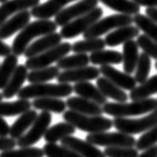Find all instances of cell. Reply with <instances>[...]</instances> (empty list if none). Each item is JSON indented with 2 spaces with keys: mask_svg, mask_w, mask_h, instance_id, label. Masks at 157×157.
Returning <instances> with one entry per match:
<instances>
[{
  "mask_svg": "<svg viewBox=\"0 0 157 157\" xmlns=\"http://www.w3.org/2000/svg\"><path fill=\"white\" fill-rule=\"evenodd\" d=\"M146 15L157 23V7H147L146 8Z\"/></svg>",
  "mask_w": 157,
  "mask_h": 157,
  "instance_id": "c3c4849f",
  "label": "cell"
},
{
  "mask_svg": "<svg viewBox=\"0 0 157 157\" xmlns=\"http://www.w3.org/2000/svg\"><path fill=\"white\" fill-rule=\"evenodd\" d=\"M157 109V99L147 98L138 101H132L131 103H109L103 105V111L107 115L115 118L131 117L143 115L146 113H151Z\"/></svg>",
  "mask_w": 157,
  "mask_h": 157,
  "instance_id": "7a4b0ae2",
  "label": "cell"
},
{
  "mask_svg": "<svg viewBox=\"0 0 157 157\" xmlns=\"http://www.w3.org/2000/svg\"><path fill=\"white\" fill-rule=\"evenodd\" d=\"M52 114L51 112L41 111L34 121L33 126L27 133L23 134L19 139H17V146L18 147H28L37 143L42 136H44L45 132L49 128V124L52 123Z\"/></svg>",
  "mask_w": 157,
  "mask_h": 157,
  "instance_id": "30bf717a",
  "label": "cell"
},
{
  "mask_svg": "<svg viewBox=\"0 0 157 157\" xmlns=\"http://www.w3.org/2000/svg\"><path fill=\"white\" fill-rule=\"evenodd\" d=\"M138 157H157V144L147 148L141 153Z\"/></svg>",
  "mask_w": 157,
  "mask_h": 157,
  "instance_id": "bcb514c9",
  "label": "cell"
},
{
  "mask_svg": "<svg viewBox=\"0 0 157 157\" xmlns=\"http://www.w3.org/2000/svg\"><path fill=\"white\" fill-rule=\"evenodd\" d=\"M134 22L133 17L128 14H114L109 15L105 18L99 19L89 29L83 33L85 38H95L103 34H106L110 30L122 27L125 25H131Z\"/></svg>",
  "mask_w": 157,
  "mask_h": 157,
  "instance_id": "5b68a950",
  "label": "cell"
},
{
  "mask_svg": "<svg viewBox=\"0 0 157 157\" xmlns=\"http://www.w3.org/2000/svg\"><path fill=\"white\" fill-rule=\"evenodd\" d=\"M155 67H156V70H157V62H156V63H155Z\"/></svg>",
  "mask_w": 157,
  "mask_h": 157,
  "instance_id": "816d5d0a",
  "label": "cell"
},
{
  "mask_svg": "<svg viewBox=\"0 0 157 157\" xmlns=\"http://www.w3.org/2000/svg\"><path fill=\"white\" fill-rule=\"evenodd\" d=\"M138 151L134 147H106V157H138Z\"/></svg>",
  "mask_w": 157,
  "mask_h": 157,
  "instance_id": "b9f144b4",
  "label": "cell"
},
{
  "mask_svg": "<svg viewBox=\"0 0 157 157\" xmlns=\"http://www.w3.org/2000/svg\"><path fill=\"white\" fill-rule=\"evenodd\" d=\"M10 53H12V48L8 44H6L0 37V56H7Z\"/></svg>",
  "mask_w": 157,
  "mask_h": 157,
  "instance_id": "f6af8a7d",
  "label": "cell"
},
{
  "mask_svg": "<svg viewBox=\"0 0 157 157\" xmlns=\"http://www.w3.org/2000/svg\"><path fill=\"white\" fill-rule=\"evenodd\" d=\"M67 106L70 110H73V111L81 114H85V115L100 116L104 113L103 106L90 101L88 99L82 98L80 96L78 97H70L67 100Z\"/></svg>",
  "mask_w": 157,
  "mask_h": 157,
  "instance_id": "d6986e66",
  "label": "cell"
},
{
  "mask_svg": "<svg viewBox=\"0 0 157 157\" xmlns=\"http://www.w3.org/2000/svg\"><path fill=\"white\" fill-rule=\"evenodd\" d=\"M97 87L107 98L113 99L114 101L118 103L127 102L128 98H129V96L123 91V89L118 87L117 85L105 77L97 78Z\"/></svg>",
  "mask_w": 157,
  "mask_h": 157,
  "instance_id": "d4e9b609",
  "label": "cell"
},
{
  "mask_svg": "<svg viewBox=\"0 0 157 157\" xmlns=\"http://www.w3.org/2000/svg\"><path fill=\"white\" fill-rule=\"evenodd\" d=\"M100 72L105 78L113 82L114 84L123 90L132 91L134 88H136L137 82L134 77H132L130 74L121 72L112 66H101Z\"/></svg>",
  "mask_w": 157,
  "mask_h": 157,
  "instance_id": "5bb4252c",
  "label": "cell"
},
{
  "mask_svg": "<svg viewBox=\"0 0 157 157\" xmlns=\"http://www.w3.org/2000/svg\"><path fill=\"white\" fill-rule=\"evenodd\" d=\"M99 0H80L76 4L63 8L55 16L58 26H63L74 19L87 14L98 6Z\"/></svg>",
  "mask_w": 157,
  "mask_h": 157,
  "instance_id": "8fae6325",
  "label": "cell"
},
{
  "mask_svg": "<svg viewBox=\"0 0 157 157\" xmlns=\"http://www.w3.org/2000/svg\"><path fill=\"white\" fill-rule=\"evenodd\" d=\"M86 140L94 145L104 147H134L136 144V140L132 135L120 131L90 133Z\"/></svg>",
  "mask_w": 157,
  "mask_h": 157,
  "instance_id": "52a82bcc",
  "label": "cell"
},
{
  "mask_svg": "<svg viewBox=\"0 0 157 157\" xmlns=\"http://www.w3.org/2000/svg\"><path fill=\"white\" fill-rule=\"evenodd\" d=\"M157 143V124L149 130L144 132L143 135L136 141L135 147L137 150H146L147 148Z\"/></svg>",
  "mask_w": 157,
  "mask_h": 157,
  "instance_id": "ab89813d",
  "label": "cell"
},
{
  "mask_svg": "<svg viewBox=\"0 0 157 157\" xmlns=\"http://www.w3.org/2000/svg\"><path fill=\"white\" fill-rule=\"evenodd\" d=\"M59 67L49 66L42 69L33 70L27 75V81L30 84H41L56 78L59 75Z\"/></svg>",
  "mask_w": 157,
  "mask_h": 157,
  "instance_id": "1f68e13d",
  "label": "cell"
},
{
  "mask_svg": "<svg viewBox=\"0 0 157 157\" xmlns=\"http://www.w3.org/2000/svg\"><path fill=\"white\" fill-rule=\"evenodd\" d=\"M30 17L31 12L28 10H24V11L16 13L14 16H11L0 25V37L2 39H6L17 31L22 30L29 23Z\"/></svg>",
  "mask_w": 157,
  "mask_h": 157,
  "instance_id": "9a60e30c",
  "label": "cell"
},
{
  "mask_svg": "<svg viewBox=\"0 0 157 157\" xmlns=\"http://www.w3.org/2000/svg\"><path fill=\"white\" fill-rule=\"evenodd\" d=\"M62 145L73 149L74 151L78 153L83 157H106L104 151L100 150L96 145L90 143L87 140L84 141L80 138L72 136H67L60 140Z\"/></svg>",
  "mask_w": 157,
  "mask_h": 157,
  "instance_id": "4fadbf2b",
  "label": "cell"
},
{
  "mask_svg": "<svg viewBox=\"0 0 157 157\" xmlns=\"http://www.w3.org/2000/svg\"><path fill=\"white\" fill-rule=\"evenodd\" d=\"M27 67L25 65H18L12 77L10 78L8 84L2 90V95L5 99H11L16 96L22 89V85L27 80Z\"/></svg>",
  "mask_w": 157,
  "mask_h": 157,
  "instance_id": "ffe728a7",
  "label": "cell"
},
{
  "mask_svg": "<svg viewBox=\"0 0 157 157\" xmlns=\"http://www.w3.org/2000/svg\"><path fill=\"white\" fill-rule=\"evenodd\" d=\"M37 113L35 110H28L25 113L21 114L17 120L14 121V123L10 126L9 136L13 139H19L22 135L25 133V131L33 126L34 121L37 118Z\"/></svg>",
  "mask_w": 157,
  "mask_h": 157,
  "instance_id": "603a6c76",
  "label": "cell"
},
{
  "mask_svg": "<svg viewBox=\"0 0 157 157\" xmlns=\"http://www.w3.org/2000/svg\"><path fill=\"white\" fill-rule=\"evenodd\" d=\"M154 94H157V75L147 78L138 87L130 91L129 98L132 101H138V100L147 99Z\"/></svg>",
  "mask_w": 157,
  "mask_h": 157,
  "instance_id": "f546056e",
  "label": "cell"
},
{
  "mask_svg": "<svg viewBox=\"0 0 157 157\" xmlns=\"http://www.w3.org/2000/svg\"><path fill=\"white\" fill-rule=\"evenodd\" d=\"M110 9L122 14L136 15L140 12V5L133 0H99Z\"/></svg>",
  "mask_w": 157,
  "mask_h": 157,
  "instance_id": "4dcf8cb0",
  "label": "cell"
},
{
  "mask_svg": "<svg viewBox=\"0 0 157 157\" xmlns=\"http://www.w3.org/2000/svg\"><path fill=\"white\" fill-rule=\"evenodd\" d=\"M139 28L136 25H125L122 27L116 28L112 33L106 35L105 41L108 46H117L119 44H125L128 40H131L139 35Z\"/></svg>",
  "mask_w": 157,
  "mask_h": 157,
  "instance_id": "44dd1931",
  "label": "cell"
},
{
  "mask_svg": "<svg viewBox=\"0 0 157 157\" xmlns=\"http://www.w3.org/2000/svg\"><path fill=\"white\" fill-rule=\"evenodd\" d=\"M75 0H48L31 9V15L38 19H51L62 11L67 4Z\"/></svg>",
  "mask_w": 157,
  "mask_h": 157,
  "instance_id": "ac0fdd59",
  "label": "cell"
},
{
  "mask_svg": "<svg viewBox=\"0 0 157 157\" xmlns=\"http://www.w3.org/2000/svg\"><path fill=\"white\" fill-rule=\"evenodd\" d=\"M40 0H7L0 6V25L10 18L13 14L19 13L24 10L33 9L39 5Z\"/></svg>",
  "mask_w": 157,
  "mask_h": 157,
  "instance_id": "e0dca14e",
  "label": "cell"
},
{
  "mask_svg": "<svg viewBox=\"0 0 157 157\" xmlns=\"http://www.w3.org/2000/svg\"><path fill=\"white\" fill-rule=\"evenodd\" d=\"M74 92V87L70 84H31L22 88L17 94L18 99H36V98H63L69 97Z\"/></svg>",
  "mask_w": 157,
  "mask_h": 157,
  "instance_id": "277c9868",
  "label": "cell"
},
{
  "mask_svg": "<svg viewBox=\"0 0 157 157\" xmlns=\"http://www.w3.org/2000/svg\"><path fill=\"white\" fill-rule=\"evenodd\" d=\"M90 62L93 65L100 66L120 65L121 63H123V55L117 51L101 49V51L91 53Z\"/></svg>",
  "mask_w": 157,
  "mask_h": 157,
  "instance_id": "4316f807",
  "label": "cell"
},
{
  "mask_svg": "<svg viewBox=\"0 0 157 157\" xmlns=\"http://www.w3.org/2000/svg\"><path fill=\"white\" fill-rule=\"evenodd\" d=\"M62 39H63L62 34L58 33H52L44 35V36L38 38L37 40H34L33 44L28 45L25 52H24V56L27 59H29L37 55H40V53L59 45L62 42Z\"/></svg>",
  "mask_w": 157,
  "mask_h": 157,
  "instance_id": "2e32d148",
  "label": "cell"
},
{
  "mask_svg": "<svg viewBox=\"0 0 157 157\" xmlns=\"http://www.w3.org/2000/svg\"><path fill=\"white\" fill-rule=\"evenodd\" d=\"M103 15V9L101 7L97 6L96 8L91 10L90 12L85 14V15L78 17V18L74 19L66 25H63L60 29V34H62L63 38L70 39L74 38L80 35L82 33H86L89 28H90L93 24L101 18Z\"/></svg>",
  "mask_w": 157,
  "mask_h": 157,
  "instance_id": "ba28073f",
  "label": "cell"
},
{
  "mask_svg": "<svg viewBox=\"0 0 157 157\" xmlns=\"http://www.w3.org/2000/svg\"><path fill=\"white\" fill-rule=\"evenodd\" d=\"M137 44L139 48L143 49L145 53L150 56V58L157 60V44L149 38L146 34H140L137 36Z\"/></svg>",
  "mask_w": 157,
  "mask_h": 157,
  "instance_id": "60d3db41",
  "label": "cell"
},
{
  "mask_svg": "<svg viewBox=\"0 0 157 157\" xmlns=\"http://www.w3.org/2000/svg\"><path fill=\"white\" fill-rule=\"evenodd\" d=\"M63 118L66 122H69L77 129L88 132V133H99L105 132L113 127V121L109 118L103 116L85 115L73 110H67L63 112Z\"/></svg>",
  "mask_w": 157,
  "mask_h": 157,
  "instance_id": "3957f363",
  "label": "cell"
},
{
  "mask_svg": "<svg viewBox=\"0 0 157 157\" xmlns=\"http://www.w3.org/2000/svg\"><path fill=\"white\" fill-rule=\"evenodd\" d=\"M134 24L140 30H142L149 38L154 40L157 44V23L153 21L151 18H149L147 15L138 13L133 17Z\"/></svg>",
  "mask_w": 157,
  "mask_h": 157,
  "instance_id": "d590c367",
  "label": "cell"
},
{
  "mask_svg": "<svg viewBox=\"0 0 157 157\" xmlns=\"http://www.w3.org/2000/svg\"><path fill=\"white\" fill-rule=\"evenodd\" d=\"M10 132V127L8 123L3 119L2 116H0V136L5 137L7 135H9Z\"/></svg>",
  "mask_w": 157,
  "mask_h": 157,
  "instance_id": "ee69618b",
  "label": "cell"
},
{
  "mask_svg": "<svg viewBox=\"0 0 157 157\" xmlns=\"http://www.w3.org/2000/svg\"><path fill=\"white\" fill-rule=\"evenodd\" d=\"M90 56L87 53H75L73 56H63L58 62L59 70H73L87 67L90 63Z\"/></svg>",
  "mask_w": 157,
  "mask_h": 157,
  "instance_id": "e575fe53",
  "label": "cell"
},
{
  "mask_svg": "<svg viewBox=\"0 0 157 157\" xmlns=\"http://www.w3.org/2000/svg\"><path fill=\"white\" fill-rule=\"evenodd\" d=\"M56 28H58V24L56 23V21L49 19H39L28 23L14 38L11 46L12 53L17 56L24 55L30 41L33 38L56 33Z\"/></svg>",
  "mask_w": 157,
  "mask_h": 157,
  "instance_id": "6da1fadb",
  "label": "cell"
},
{
  "mask_svg": "<svg viewBox=\"0 0 157 157\" xmlns=\"http://www.w3.org/2000/svg\"><path fill=\"white\" fill-rule=\"evenodd\" d=\"M157 124V109L140 119H129L119 117L113 120V126L118 131L133 135L140 134L149 130Z\"/></svg>",
  "mask_w": 157,
  "mask_h": 157,
  "instance_id": "8992f818",
  "label": "cell"
},
{
  "mask_svg": "<svg viewBox=\"0 0 157 157\" xmlns=\"http://www.w3.org/2000/svg\"><path fill=\"white\" fill-rule=\"evenodd\" d=\"M42 149L46 157H83L73 149L56 143H46Z\"/></svg>",
  "mask_w": 157,
  "mask_h": 157,
  "instance_id": "8d00e7d4",
  "label": "cell"
},
{
  "mask_svg": "<svg viewBox=\"0 0 157 157\" xmlns=\"http://www.w3.org/2000/svg\"><path fill=\"white\" fill-rule=\"evenodd\" d=\"M17 66H18V56L16 55L10 53L9 56H5L4 60L0 65V90L1 89L3 90L5 86L8 84Z\"/></svg>",
  "mask_w": 157,
  "mask_h": 157,
  "instance_id": "d6a6232c",
  "label": "cell"
},
{
  "mask_svg": "<svg viewBox=\"0 0 157 157\" xmlns=\"http://www.w3.org/2000/svg\"><path fill=\"white\" fill-rule=\"evenodd\" d=\"M138 5L145 7H157V0H133Z\"/></svg>",
  "mask_w": 157,
  "mask_h": 157,
  "instance_id": "7dc6e473",
  "label": "cell"
},
{
  "mask_svg": "<svg viewBox=\"0 0 157 157\" xmlns=\"http://www.w3.org/2000/svg\"><path fill=\"white\" fill-rule=\"evenodd\" d=\"M139 45L137 41L128 40L123 44V69L127 74H132L136 70L139 59Z\"/></svg>",
  "mask_w": 157,
  "mask_h": 157,
  "instance_id": "cb8c5ba5",
  "label": "cell"
},
{
  "mask_svg": "<svg viewBox=\"0 0 157 157\" xmlns=\"http://www.w3.org/2000/svg\"><path fill=\"white\" fill-rule=\"evenodd\" d=\"M33 103L28 100L19 99L14 102H0V116L12 117L21 115L30 110Z\"/></svg>",
  "mask_w": 157,
  "mask_h": 157,
  "instance_id": "f1b7e54d",
  "label": "cell"
},
{
  "mask_svg": "<svg viewBox=\"0 0 157 157\" xmlns=\"http://www.w3.org/2000/svg\"><path fill=\"white\" fill-rule=\"evenodd\" d=\"M44 149L38 147H20L19 149H11L0 152V157H44Z\"/></svg>",
  "mask_w": 157,
  "mask_h": 157,
  "instance_id": "f35d334b",
  "label": "cell"
},
{
  "mask_svg": "<svg viewBox=\"0 0 157 157\" xmlns=\"http://www.w3.org/2000/svg\"><path fill=\"white\" fill-rule=\"evenodd\" d=\"M33 107L35 110H41L46 112H53L56 114L63 113L67 108V102L59 98H36L33 100Z\"/></svg>",
  "mask_w": 157,
  "mask_h": 157,
  "instance_id": "83f0119b",
  "label": "cell"
},
{
  "mask_svg": "<svg viewBox=\"0 0 157 157\" xmlns=\"http://www.w3.org/2000/svg\"><path fill=\"white\" fill-rule=\"evenodd\" d=\"M77 128L73 126L69 122H62L58 123L53 126L49 127L48 131L44 134V140L48 143H56L63 138L72 136L73 134L76 133Z\"/></svg>",
  "mask_w": 157,
  "mask_h": 157,
  "instance_id": "484cf974",
  "label": "cell"
},
{
  "mask_svg": "<svg viewBox=\"0 0 157 157\" xmlns=\"http://www.w3.org/2000/svg\"><path fill=\"white\" fill-rule=\"evenodd\" d=\"M17 145V141L11 137H2L0 136V151L11 150Z\"/></svg>",
  "mask_w": 157,
  "mask_h": 157,
  "instance_id": "7bdbcfd3",
  "label": "cell"
},
{
  "mask_svg": "<svg viewBox=\"0 0 157 157\" xmlns=\"http://www.w3.org/2000/svg\"><path fill=\"white\" fill-rule=\"evenodd\" d=\"M73 44L70 42H60L59 45L55 46L48 51L37 55L33 58L26 59L25 66L28 70H37L42 69V67H49L53 63H58L60 59L66 56L71 51H72Z\"/></svg>",
  "mask_w": 157,
  "mask_h": 157,
  "instance_id": "9c48e42d",
  "label": "cell"
},
{
  "mask_svg": "<svg viewBox=\"0 0 157 157\" xmlns=\"http://www.w3.org/2000/svg\"><path fill=\"white\" fill-rule=\"evenodd\" d=\"M5 1H7V0H0V3H4Z\"/></svg>",
  "mask_w": 157,
  "mask_h": 157,
  "instance_id": "f907efd6",
  "label": "cell"
},
{
  "mask_svg": "<svg viewBox=\"0 0 157 157\" xmlns=\"http://www.w3.org/2000/svg\"><path fill=\"white\" fill-rule=\"evenodd\" d=\"M3 98H4V97H3V95L1 94V93H0V102H2V99Z\"/></svg>",
  "mask_w": 157,
  "mask_h": 157,
  "instance_id": "681fc988",
  "label": "cell"
},
{
  "mask_svg": "<svg viewBox=\"0 0 157 157\" xmlns=\"http://www.w3.org/2000/svg\"><path fill=\"white\" fill-rule=\"evenodd\" d=\"M100 74V69L96 67H83L73 70H66L59 75V83H81V82H89L98 78Z\"/></svg>",
  "mask_w": 157,
  "mask_h": 157,
  "instance_id": "7c38bea8",
  "label": "cell"
},
{
  "mask_svg": "<svg viewBox=\"0 0 157 157\" xmlns=\"http://www.w3.org/2000/svg\"><path fill=\"white\" fill-rule=\"evenodd\" d=\"M106 45L107 44L105 39H102L100 37L85 38V40H78L75 42L72 46V51L75 53H92L104 49Z\"/></svg>",
  "mask_w": 157,
  "mask_h": 157,
  "instance_id": "836d02e7",
  "label": "cell"
},
{
  "mask_svg": "<svg viewBox=\"0 0 157 157\" xmlns=\"http://www.w3.org/2000/svg\"><path fill=\"white\" fill-rule=\"evenodd\" d=\"M151 70V59L147 53H141L139 56L138 63L135 70V80L138 84H142L148 78L149 73Z\"/></svg>",
  "mask_w": 157,
  "mask_h": 157,
  "instance_id": "74e56055",
  "label": "cell"
},
{
  "mask_svg": "<svg viewBox=\"0 0 157 157\" xmlns=\"http://www.w3.org/2000/svg\"><path fill=\"white\" fill-rule=\"evenodd\" d=\"M74 92L78 96H80V97L88 99L101 106L105 105L108 102L107 101L108 98L99 90L98 87H96V86H94L90 82L76 83L74 86Z\"/></svg>",
  "mask_w": 157,
  "mask_h": 157,
  "instance_id": "7402d4cb",
  "label": "cell"
}]
</instances>
